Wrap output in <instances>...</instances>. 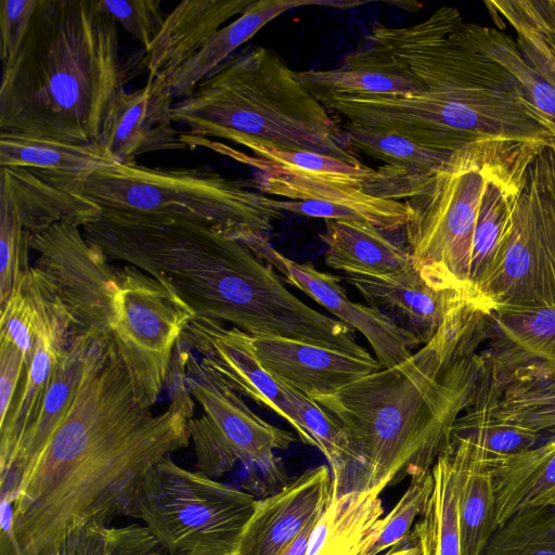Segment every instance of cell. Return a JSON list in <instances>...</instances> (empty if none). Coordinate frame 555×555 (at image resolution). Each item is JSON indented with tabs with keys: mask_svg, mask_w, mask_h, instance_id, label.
I'll return each mask as SVG.
<instances>
[{
	"mask_svg": "<svg viewBox=\"0 0 555 555\" xmlns=\"http://www.w3.org/2000/svg\"><path fill=\"white\" fill-rule=\"evenodd\" d=\"M38 173L101 215L118 219L181 220L236 237L247 232L269 236L272 221L281 216L262 193L204 166L150 168L134 162L81 176Z\"/></svg>",
	"mask_w": 555,
	"mask_h": 555,
	"instance_id": "52a82bcc",
	"label": "cell"
},
{
	"mask_svg": "<svg viewBox=\"0 0 555 555\" xmlns=\"http://www.w3.org/2000/svg\"><path fill=\"white\" fill-rule=\"evenodd\" d=\"M343 138L350 151H359L385 165L422 179H433L453 153L422 146L403 137L371 131L348 124Z\"/></svg>",
	"mask_w": 555,
	"mask_h": 555,
	"instance_id": "e575fe53",
	"label": "cell"
},
{
	"mask_svg": "<svg viewBox=\"0 0 555 555\" xmlns=\"http://www.w3.org/2000/svg\"><path fill=\"white\" fill-rule=\"evenodd\" d=\"M253 0H185L169 14L144 50L143 67L149 76L168 77L229 21L241 15Z\"/></svg>",
	"mask_w": 555,
	"mask_h": 555,
	"instance_id": "603a6c76",
	"label": "cell"
},
{
	"mask_svg": "<svg viewBox=\"0 0 555 555\" xmlns=\"http://www.w3.org/2000/svg\"><path fill=\"white\" fill-rule=\"evenodd\" d=\"M384 490L374 487L331 499L313 527L305 555H362L383 518Z\"/></svg>",
	"mask_w": 555,
	"mask_h": 555,
	"instance_id": "83f0119b",
	"label": "cell"
},
{
	"mask_svg": "<svg viewBox=\"0 0 555 555\" xmlns=\"http://www.w3.org/2000/svg\"><path fill=\"white\" fill-rule=\"evenodd\" d=\"M331 499L330 467L305 470L281 490L257 500L233 555H281Z\"/></svg>",
	"mask_w": 555,
	"mask_h": 555,
	"instance_id": "e0dca14e",
	"label": "cell"
},
{
	"mask_svg": "<svg viewBox=\"0 0 555 555\" xmlns=\"http://www.w3.org/2000/svg\"><path fill=\"white\" fill-rule=\"evenodd\" d=\"M27 366L20 349L0 339V426L12 415L27 376Z\"/></svg>",
	"mask_w": 555,
	"mask_h": 555,
	"instance_id": "ee69618b",
	"label": "cell"
},
{
	"mask_svg": "<svg viewBox=\"0 0 555 555\" xmlns=\"http://www.w3.org/2000/svg\"><path fill=\"white\" fill-rule=\"evenodd\" d=\"M554 150H555V146H554Z\"/></svg>",
	"mask_w": 555,
	"mask_h": 555,
	"instance_id": "681fc988",
	"label": "cell"
},
{
	"mask_svg": "<svg viewBox=\"0 0 555 555\" xmlns=\"http://www.w3.org/2000/svg\"><path fill=\"white\" fill-rule=\"evenodd\" d=\"M165 387L169 405L153 414L137 401L113 339H95L75 399L12 504L23 555H51L73 531L128 516L149 470L190 444L194 400L181 367Z\"/></svg>",
	"mask_w": 555,
	"mask_h": 555,
	"instance_id": "6da1fadb",
	"label": "cell"
},
{
	"mask_svg": "<svg viewBox=\"0 0 555 555\" xmlns=\"http://www.w3.org/2000/svg\"><path fill=\"white\" fill-rule=\"evenodd\" d=\"M459 29L470 46L515 77L530 103L555 132V88L524 60L515 40L495 27L464 21Z\"/></svg>",
	"mask_w": 555,
	"mask_h": 555,
	"instance_id": "d6a6232c",
	"label": "cell"
},
{
	"mask_svg": "<svg viewBox=\"0 0 555 555\" xmlns=\"http://www.w3.org/2000/svg\"><path fill=\"white\" fill-rule=\"evenodd\" d=\"M180 341L198 354L205 369L238 395L283 417L307 444L306 433L283 384L261 365L250 335L214 320L194 318Z\"/></svg>",
	"mask_w": 555,
	"mask_h": 555,
	"instance_id": "9a60e30c",
	"label": "cell"
},
{
	"mask_svg": "<svg viewBox=\"0 0 555 555\" xmlns=\"http://www.w3.org/2000/svg\"><path fill=\"white\" fill-rule=\"evenodd\" d=\"M477 354L467 324L450 314L403 363L312 399L345 435L367 489L433 468L467 406Z\"/></svg>",
	"mask_w": 555,
	"mask_h": 555,
	"instance_id": "3957f363",
	"label": "cell"
},
{
	"mask_svg": "<svg viewBox=\"0 0 555 555\" xmlns=\"http://www.w3.org/2000/svg\"><path fill=\"white\" fill-rule=\"evenodd\" d=\"M40 0L0 1V57L7 64L20 49Z\"/></svg>",
	"mask_w": 555,
	"mask_h": 555,
	"instance_id": "7bdbcfd3",
	"label": "cell"
},
{
	"mask_svg": "<svg viewBox=\"0 0 555 555\" xmlns=\"http://www.w3.org/2000/svg\"><path fill=\"white\" fill-rule=\"evenodd\" d=\"M481 358L498 376L555 374V306L486 309Z\"/></svg>",
	"mask_w": 555,
	"mask_h": 555,
	"instance_id": "ffe728a7",
	"label": "cell"
},
{
	"mask_svg": "<svg viewBox=\"0 0 555 555\" xmlns=\"http://www.w3.org/2000/svg\"><path fill=\"white\" fill-rule=\"evenodd\" d=\"M194 312L144 271L117 267L112 338L137 401L152 408L166 386L175 348Z\"/></svg>",
	"mask_w": 555,
	"mask_h": 555,
	"instance_id": "7c38bea8",
	"label": "cell"
},
{
	"mask_svg": "<svg viewBox=\"0 0 555 555\" xmlns=\"http://www.w3.org/2000/svg\"><path fill=\"white\" fill-rule=\"evenodd\" d=\"M498 29L509 25L524 60L555 88V0L485 1Z\"/></svg>",
	"mask_w": 555,
	"mask_h": 555,
	"instance_id": "f546056e",
	"label": "cell"
},
{
	"mask_svg": "<svg viewBox=\"0 0 555 555\" xmlns=\"http://www.w3.org/2000/svg\"><path fill=\"white\" fill-rule=\"evenodd\" d=\"M175 98L163 77L149 76L133 91H120L104 118L99 143L121 164L157 151L185 150V133L173 125Z\"/></svg>",
	"mask_w": 555,
	"mask_h": 555,
	"instance_id": "2e32d148",
	"label": "cell"
},
{
	"mask_svg": "<svg viewBox=\"0 0 555 555\" xmlns=\"http://www.w3.org/2000/svg\"><path fill=\"white\" fill-rule=\"evenodd\" d=\"M30 236L10 197L0 193V307L12 296L30 268Z\"/></svg>",
	"mask_w": 555,
	"mask_h": 555,
	"instance_id": "60d3db41",
	"label": "cell"
},
{
	"mask_svg": "<svg viewBox=\"0 0 555 555\" xmlns=\"http://www.w3.org/2000/svg\"><path fill=\"white\" fill-rule=\"evenodd\" d=\"M306 5H327L344 9L358 7V2L253 0L238 17L218 29L203 48L182 66L170 76L163 77L169 86L175 100L178 101L185 98L206 76L233 55L243 43L253 38L269 22L288 10Z\"/></svg>",
	"mask_w": 555,
	"mask_h": 555,
	"instance_id": "d4e9b609",
	"label": "cell"
},
{
	"mask_svg": "<svg viewBox=\"0 0 555 555\" xmlns=\"http://www.w3.org/2000/svg\"><path fill=\"white\" fill-rule=\"evenodd\" d=\"M261 365L279 382L313 399L332 393L383 365L332 349L281 337H254Z\"/></svg>",
	"mask_w": 555,
	"mask_h": 555,
	"instance_id": "d6986e66",
	"label": "cell"
},
{
	"mask_svg": "<svg viewBox=\"0 0 555 555\" xmlns=\"http://www.w3.org/2000/svg\"><path fill=\"white\" fill-rule=\"evenodd\" d=\"M256 502L168 457L145 475L128 516L141 519L169 555H233Z\"/></svg>",
	"mask_w": 555,
	"mask_h": 555,
	"instance_id": "9c48e42d",
	"label": "cell"
},
{
	"mask_svg": "<svg viewBox=\"0 0 555 555\" xmlns=\"http://www.w3.org/2000/svg\"><path fill=\"white\" fill-rule=\"evenodd\" d=\"M124 82L117 23L99 0H40L20 49L2 65L0 132L99 142Z\"/></svg>",
	"mask_w": 555,
	"mask_h": 555,
	"instance_id": "5b68a950",
	"label": "cell"
},
{
	"mask_svg": "<svg viewBox=\"0 0 555 555\" xmlns=\"http://www.w3.org/2000/svg\"><path fill=\"white\" fill-rule=\"evenodd\" d=\"M434 490L410 535L420 555H462L459 529V481L449 443L433 468Z\"/></svg>",
	"mask_w": 555,
	"mask_h": 555,
	"instance_id": "4dcf8cb0",
	"label": "cell"
},
{
	"mask_svg": "<svg viewBox=\"0 0 555 555\" xmlns=\"http://www.w3.org/2000/svg\"><path fill=\"white\" fill-rule=\"evenodd\" d=\"M500 395L492 402L503 421L542 433L555 428V374L495 377Z\"/></svg>",
	"mask_w": 555,
	"mask_h": 555,
	"instance_id": "836d02e7",
	"label": "cell"
},
{
	"mask_svg": "<svg viewBox=\"0 0 555 555\" xmlns=\"http://www.w3.org/2000/svg\"><path fill=\"white\" fill-rule=\"evenodd\" d=\"M117 162L99 143H73L0 132V167L56 176H81Z\"/></svg>",
	"mask_w": 555,
	"mask_h": 555,
	"instance_id": "f1b7e54d",
	"label": "cell"
},
{
	"mask_svg": "<svg viewBox=\"0 0 555 555\" xmlns=\"http://www.w3.org/2000/svg\"><path fill=\"white\" fill-rule=\"evenodd\" d=\"M345 280L358 289L370 307L403 321L402 327L421 344L428 343L439 331L450 311L464 298L457 292L428 284L414 268L389 276L345 273Z\"/></svg>",
	"mask_w": 555,
	"mask_h": 555,
	"instance_id": "7402d4cb",
	"label": "cell"
},
{
	"mask_svg": "<svg viewBox=\"0 0 555 555\" xmlns=\"http://www.w3.org/2000/svg\"><path fill=\"white\" fill-rule=\"evenodd\" d=\"M384 555H420V550L416 544L411 541L397 547H391Z\"/></svg>",
	"mask_w": 555,
	"mask_h": 555,
	"instance_id": "7dc6e473",
	"label": "cell"
},
{
	"mask_svg": "<svg viewBox=\"0 0 555 555\" xmlns=\"http://www.w3.org/2000/svg\"><path fill=\"white\" fill-rule=\"evenodd\" d=\"M300 82L320 101L333 95H405L422 90L390 56L366 36L336 67L296 72Z\"/></svg>",
	"mask_w": 555,
	"mask_h": 555,
	"instance_id": "cb8c5ba5",
	"label": "cell"
},
{
	"mask_svg": "<svg viewBox=\"0 0 555 555\" xmlns=\"http://www.w3.org/2000/svg\"><path fill=\"white\" fill-rule=\"evenodd\" d=\"M12 504L1 499L0 555H23L14 535Z\"/></svg>",
	"mask_w": 555,
	"mask_h": 555,
	"instance_id": "f6af8a7d",
	"label": "cell"
},
{
	"mask_svg": "<svg viewBox=\"0 0 555 555\" xmlns=\"http://www.w3.org/2000/svg\"><path fill=\"white\" fill-rule=\"evenodd\" d=\"M449 449L459 481V529L462 555H481L496 529L489 453L466 437L451 434Z\"/></svg>",
	"mask_w": 555,
	"mask_h": 555,
	"instance_id": "484cf974",
	"label": "cell"
},
{
	"mask_svg": "<svg viewBox=\"0 0 555 555\" xmlns=\"http://www.w3.org/2000/svg\"><path fill=\"white\" fill-rule=\"evenodd\" d=\"M178 345L188 390L202 409L188 422L196 470L217 480L240 463L250 490L271 495L284 488L291 480L276 451L289 448L295 436L259 417L193 351Z\"/></svg>",
	"mask_w": 555,
	"mask_h": 555,
	"instance_id": "30bf717a",
	"label": "cell"
},
{
	"mask_svg": "<svg viewBox=\"0 0 555 555\" xmlns=\"http://www.w3.org/2000/svg\"><path fill=\"white\" fill-rule=\"evenodd\" d=\"M481 555H555V507H526L498 526Z\"/></svg>",
	"mask_w": 555,
	"mask_h": 555,
	"instance_id": "d590c367",
	"label": "cell"
},
{
	"mask_svg": "<svg viewBox=\"0 0 555 555\" xmlns=\"http://www.w3.org/2000/svg\"><path fill=\"white\" fill-rule=\"evenodd\" d=\"M86 240L109 260L150 274L195 314L254 337L294 338L308 306L244 242L181 220H128L99 215Z\"/></svg>",
	"mask_w": 555,
	"mask_h": 555,
	"instance_id": "277c9868",
	"label": "cell"
},
{
	"mask_svg": "<svg viewBox=\"0 0 555 555\" xmlns=\"http://www.w3.org/2000/svg\"><path fill=\"white\" fill-rule=\"evenodd\" d=\"M40 296L41 324L22 393L11 417L0 426V470L9 464L35 420L57 363L75 331L74 321L46 276L31 266Z\"/></svg>",
	"mask_w": 555,
	"mask_h": 555,
	"instance_id": "ac0fdd59",
	"label": "cell"
},
{
	"mask_svg": "<svg viewBox=\"0 0 555 555\" xmlns=\"http://www.w3.org/2000/svg\"><path fill=\"white\" fill-rule=\"evenodd\" d=\"M30 250L37 253L34 267L49 281L69 312L75 330L112 338V298L117 267L81 227L60 221L31 234Z\"/></svg>",
	"mask_w": 555,
	"mask_h": 555,
	"instance_id": "4fadbf2b",
	"label": "cell"
},
{
	"mask_svg": "<svg viewBox=\"0 0 555 555\" xmlns=\"http://www.w3.org/2000/svg\"><path fill=\"white\" fill-rule=\"evenodd\" d=\"M433 490L434 476L431 469L413 474L402 496L391 511L380 519L362 555H382L391 547L406 543L415 520L423 516L428 505Z\"/></svg>",
	"mask_w": 555,
	"mask_h": 555,
	"instance_id": "f35d334b",
	"label": "cell"
},
{
	"mask_svg": "<svg viewBox=\"0 0 555 555\" xmlns=\"http://www.w3.org/2000/svg\"><path fill=\"white\" fill-rule=\"evenodd\" d=\"M463 21L457 8L441 7L413 25L370 29L366 37L421 85L420 92L333 95L320 102L348 124L441 152L554 147V130L515 77L462 37Z\"/></svg>",
	"mask_w": 555,
	"mask_h": 555,
	"instance_id": "7a4b0ae2",
	"label": "cell"
},
{
	"mask_svg": "<svg viewBox=\"0 0 555 555\" xmlns=\"http://www.w3.org/2000/svg\"><path fill=\"white\" fill-rule=\"evenodd\" d=\"M325 221L326 230L321 238L327 247L328 267L369 276L395 275L414 267L409 250L391 242L374 224L358 220Z\"/></svg>",
	"mask_w": 555,
	"mask_h": 555,
	"instance_id": "4316f807",
	"label": "cell"
},
{
	"mask_svg": "<svg viewBox=\"0 0 555 555\" xmlns=\"http://www.w3.org/2000/svg\"><path fill=\"white\" fill-rule=\"evenodd\" d=\"M330 113L274 51L257 46L235 52L176 101L172 119L188 129L189 146L220 138L244 147L267 144L364 165Z\"/></svg>",
	"mask_w": 555,
	"mask_h": 555,
	"instance_id": "8992f818",
	"label": "cell"
},
{
	"mask_svg": "<svg viewBox=\"0 0 555 555\" xmlns=\"http://www.w3.org/2000/svg\"><path fill=\"white\" fill-rule=\"evenodd\" d=\"M98 335L74 331L43 397L9 464L0 470L1 499L15 501L22 479L75 399Z\"/></svg>",
	"mask_w": 555,
	"mask_h": 555,
	"instance_id": "44dd1931",
	"label": "cell"
},
{
	"mask_svg": "<svg viewBox=\"0 0 555 555\" xmlns=\"http://www.w3.org/2000/svg\"><path fill=\"white\" fill-rule=\"evenodd\" d=\"M216 147L218 152L228 155L240 163L246 164L254 170L280 169L311 176L349 180L365 186L379 177L378 169L365 165L353 166L340 159L313 152L278 149L267 144L254 143L246 146L251 152L248 155L221 143L197 140V145Z\"/></svg>",
	"mask_w": 555,
	"mask_h": 555,
	"instance_id": "1f68e13d",
	"label": "cell"
},
{
	"mask_svg": "<svg viewBox=\"0 0 555 555\" xmlns=\"http://www.w3.org/2000/svg\"><path fill=\"white\" fill-rule=\"evenodd\" d=\"M143 555H162V554L159 552H153V553L143 554Z\"/></svg>",
	"mask_w": 555,
	"mask_h": 555,
	"instance_id": "c3c4849f",
	"label": "cell"
},
{
	"mask_svg": "<svg viewBox=\"0 0 555 555\" xmlns=\"http://www.w3.org/2000/svg\"><path fill=\"white\" fill-rule=\"evenodd\" d=\"M268 204L276 210L321 218L325 220H358L374 224L383 231L404 228L409 207L403 201L385 199L369 195L359 201H289L268 197Z\"/></svg>",
	"mask_w": 555,
	"mask_h": 555,
	"instance_id": "8d00e7d4",
	"label": "cell"
},
{
	"mask_svg": "<svg viewBox=\"0 0 555 555\" xmlns=\"http://www.w3.org/2000/svg\"><path fill=\"white\" fill-rule=\"evenodd\" d=\"M482 308L555 306V150L531 165L511 221L475 287Z\"/></svg>",
	"mask_w": 555,
	"mask_h": 555,
	"instance_id": "8fae6325",
	"label": "cell"
},
{
	"mask_svg": "<svg viewBox=\"0 0 555 555\" xmlns=\"http://www.w3.org/2000/svg\"><path fill=\"white\" fill-rule=\"evenodd\" d=\"M145 526L87 525L73 531L51 555H143L159 552Z\"/></svg>",
	"mask_w": 555,
	"mask_h": 555,
	"instance_id": "74e56055",
	"label": "cell"
},
{
	"mask_svg": "<svg viewBox=\"0 0 555 555\" xmlns=\"http://www.w3.org/2000/svg\"><path fill=\"white\" fill-rule=\"evenodd\" d=\"M237 238L278 271L284 282L308 295L350 328L360 332L384 369L403 363L412 357V350L420 347L421 341L414 334L385 313L352 301L336 276L287 258L271 245L269 236L249 232Z\"/></svg>",
	"mask_w": 555,
	"mask_h": 555,
	"instance_id": "5bb4252c",
	"label": "cell"
},
{
	"mask_svg": "<svg viewBox=\"0 0 555 555\" xmlns=\"http://www.w3.org/2000/svg\"><path fill=\"white\" fill-rule=\"evenodd\" d=\"M101 9L146 50L165 17L158 0H99Z\"/></svg>",
	"mask_w": 555,
	"mask_h": 555,
	"instance_id": "b9f144b4",
	"label": "cell"
},
{
	"mask_svg": "<svg viewBox=\"0 0 555 555\" xmlns=\"http://www.w3.org/2000/svg\"><path fill=\"white\" fill-rule=\"evenodd\" d=\"M321 514L318 515L317 517H314L312 520H310L304 527V529L296 537V539L281 553V555H305L306 554L311 532H312L313 527L317 524L319 517L321 516Z\"/></svg>",
	"mask_w": 555,
	"mask_h": 555,
	"instance_id": "bcb514c9",
	"label": "cell"
},
{
	"mask_svg": "<svg viewBox=\"0 0 555 555\" xmlns=\"http://www.w3.org/2000/svg\"><path fill=\"white\" fill-rule=\"evenodd\" d=\"M533 162L485 146L466 147L451 155L424 192L404 201L408 250L428 284L476 298L469 270L486 186L499 168Z\"/></svg>",
	"mask_w": 555,
	"mask_h": 555,
	"instance_id": "ba28073f",
	"label": "cell"
},
{
	"mask_svg": "<svg viewBox=\"0 0 555 555\" xmlns=\"http://www.w3.org/2000/svg\"><path fill=\"white\" fill-rule=\"evenodd\" d=\"M0 308V339L14 344L29 369L41 324L39 288L31 266Z\"/></svg>",
	"mask_w": 555,
	"mask_h": 555,
	"instance_id": "ab89813d",
	"label": "cell"
}]
</instances>
